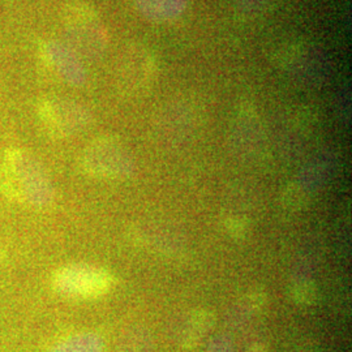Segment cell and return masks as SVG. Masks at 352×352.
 Returning a JSON list of instances; mask_svg holds the SVG:
<instances>
[{
  "instance_id": "cell-1",
  "label": "cell",
  "mask_w": 352,
  "mask_h": 352,
  "mask_svg": "<svg viewBox=\"0 0 352 352\" xmlns=\"http://www.w3.org/2000/svg\"><path fill=\"white\" fill-rule=\"evenodd\" d=\"M0 187L8 199L30 208H46L54 199L50 177L37 158L24 149L7 151L1 164Z\"/></svg>"
},
{
  "instance_id": "cell-2",
  "label": "cell",
  "mask_w": 352,
  "mask_h": 352,
  "mask_svg": "<svg viewBox=\"0 0 352 352\" xmlns=\"http://www.w3.org/2000/svg\"><path fill=\"white\" fill-rule=\"evenodd\" d=\"M63 24L68 41L81 56L96 58L106 50L109 43L107 30L97 12L85 3L75 1L65 7Z\"/></svg>"
},
{
  "instance_id": "cell-3",
  "label": "cell",
  "mask_w": 352,
  "mask_h": 352,
  "mask_svg": "<svg viewBox=\"0 0 352 352\" xmlns=\"http://www.w3.org/2000/svg\"><path fill=\"white\" fill-rule=\"evenodd\" d=\"M52 287L63 296L93 299L113 287V278L104 269L91 265H65L52 276Z\"/></svg>"
},
{
  "instance_id": "cell-4",
  "label": "cell",
  "mask_w": 352,
  "mask_h": 352,
  "mask_svg": "<svg viewBox=\"0 0 352 352\" xmlns=\"http://www.w3.org/2000/svg\"><path fill=\"white\" fill-rule=\"evenodd\" d=\"M81 162L88 174L104 179L123 177L132 168L126 146L111 136L93 140L82 153Z\"/></svg>"
},
{
  "instance_id": "cell-5",
  "label": "cell",
  "mask_w": 352,
  "mask_h": 352,
  "mask_svg": "<svg viewBox=\"0 0 352 352\" xmlns=\"http://www.w3.org/2000/svg\"><path fill=\"white\" fill-rule=\"evenodd\" d=\"M38 115L45 128L54 136H72L87 128L90 120L88 110L65 98H45L38 104Z\"/></svg>"
},
{
  "instance_id": "cell-6",
  "label": "cell",
  "mask_w": 352,
  "mask_h": 352,
  "mask_svg": "<svg viewBox=\"0 0 352 352\" xmlns=\"http://www.w3.org/2000/svg\"><path fill=\"white\" fill-rule=\"evenodd\" d=\"M120 75L124 85L131 91L148 90L158 76V62L148 47L132 45L124 52Z\"/></svg>"
},
{
  "instance_id": "cell-7",
  "label": "cell",
  "mask_w": 352,
  "mask_h": 352,
  "mask_svg": "<svg viewBox=\"0 0 352 352\" xmlns=\"http://www.w3.org/2000/svg\"><path fill=\"white\" fill-rule=\"evenodd\" d=\"M43 55L51 69L67 84L72 87L85 84L87 69L82 58L67 42L51 39L43 45Z\"/></svg>"
},
{
  "instance_id": "cell-8",
  "label": "cell",
  "mask_w": 352,
  "mask_h": 352,
  "mask_svg": "<svg viewBox=\"0 0 352 352\" xmlns=\"http://www.w3.org/2000/svg\"><path fill=\"white\" fill-rule=\"evenodd\" d=\"M133 4L153 21H171L183 14L188 0H133Z\"/></svg>"
},
{
  "instance_id": "cell-9",
  "label": "cell",
  "mask_w": 352,
  "mask_h": 352,
  "mask_svg": "<svg viewBox=\"0 0 352 352\" xmlns=\"http://www.w3.org/2000/svg\"><path fill=\"white\" fill-rule=\"evenodd\" d=\"M102 340L93 333L76 334L55 344L49 352H101Z\"/></svg>"
}]
</instances>
